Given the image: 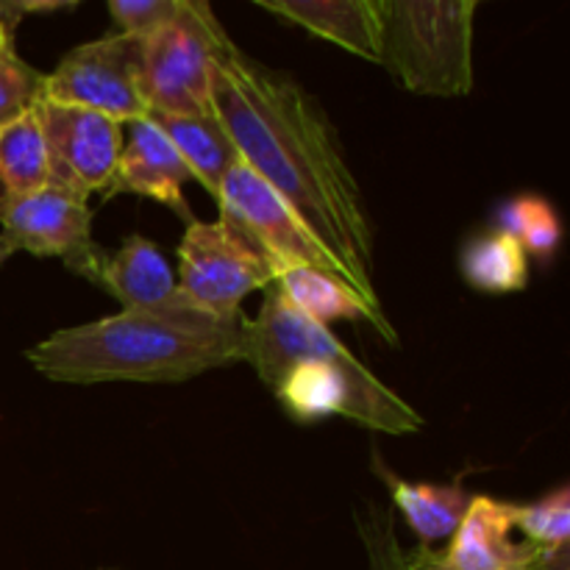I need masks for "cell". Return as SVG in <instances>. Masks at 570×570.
<instances>
[{"label": "cell", "instance_id": "obj_1", "mask_svg": "<svg viewBox=\"0 0 570 570\" xmlns=\"http://www.w3.org/2000/svg\"><path fill=\"white\" fill-rule=\"evenodd\" d=\"M212 109L239 159L295 212L362 304L387 321L373 282L371 215L317 100L289 76L228 42L212 67Z\"/></svg>", "mask_w": 570, "mask_h": 570}, {"label": "cell", "instance_id": "obj_2", "mask_svg": "<svg viewBox=\"0 0 570 570\" xmlns=\"http://www.w3.org/2000/svg\"><path fill=\"white\" fill-rule=\"evenodd\" d=\"M250 321L204 312H126L61 328L28 351L50 382H187L215 367L245 362Z\"/></svg>", "mask_w": 570, "mask_h": 570}, {"label": "cell", "instance_id": "obj_3", "mask_svg": "<svg viewBox=\"0 0 570 570\" xmlns=\"http://www.w3.org/2000/svg\"><path fill=\"white\" fill-rule=\"evenodd\" d=\"M382 65L415 95L462 98L473 89L476 0H379Z\"/></svg>", "mask_w": 570, "mask_h": 570}, {"label": "cell", "instance_id": "obj_4", "mask_svg": "<svg viewBox=\"0 0 570 570\" xmlns=\"http://www.w3.org/2000/svg\"><path fill=\"white\" fill-rule=\"evenodd\" d=\"M142 42V81L148 115H212V67L232 39L204 0H181L178 11Z\"/></svg>", "mask_w": 570, "mask_h": 570}, {"label": "cell", "instance_id": "obj_5", "mask_svg": "<svg viewBox=\"0 0 570 570\" xmlns=\"http://www.w3.org/2000/svg\"><path fill=\"white\" fill-rule=\"evenodd\" d=\"M276 393L298 421L345 415L384 434H412L423 426V417L401 395L384 387L354 354L343 362H298Z\"/></svg>", "mask_w": 570, "mask_h": 570}, {"label": "cell", "instance_id": "obj_6", "mask_svg": "<svg viewBox=\"0 0 570 570\" xmlns=\"http://www.w3.org/2000/svg\"><path fill=\"white\" fill-rule=\"evenodd\" d=\"M276 282L271 262L250 248L226 223L193 220L178 245V293L209 317L239 315L254 289Z\"/></svg>", "mask_w": 570, "mask_h": 570}, {"label": "cell", "instance_id": "obj_7", "mask_svg": "<svg viewBox=\"0 0 570 570\" xmlns=\"http://www.w3.org/2000/svg\"><path fill=\"white\" fill-rule=\"evenodd\" d=\"M139 67H142L139 37L111 33L95 42L78 45L50 76H45L42 100L95 111L126 126L148 115Z\"/></svg>", "mask_w": 570, "mask_h": 570}, {"label": "cell", "instance_id": "obj_8", "mask_svg": "<svg viewBox=\"0 0 570 570\" xmlns=\"http://www.w3.org/2000/svg\"><path fill=\"white\" fill-rule=\"evenodd\" d=\"M217 206L220 223L237 232L250 248L259 250L276 276L284 267H315L343 278L332 256L306 232L295 212L245 161L234 165L223 178Z\"/></svg>", "mask_w": 570, "mask_h": 570}, {"label": "cell", "instance_id": "obj_9", "mask_svg": "<svg viewBox=\"0 0 570 570\" xmlns=\"http://www.w3.org/2000/svg\"><path fill=\"white\" fill-rule=\"evenodd\" d=\"M0 239L11 250L59 256L92 284L100 282L106 265V254L92 239L89 204L56 187L28 195L0 193Z\"/></svg>", "mask_w": 570, "mask_h": 570}, {"label": "cell", "instance_id": "obj_10", "mask_svg": "<svg viewBox=\"0 0 570 570\" xmlns=\"http://www.w3.org/2000/svg\"><path fill=\"white\" fill-rule=\"evenodd\" d=\"M48 148V187L61 189L78 200L111 187L122 150V126L104 115L48 100L37 104Z\"/></svg>", "mask_w": 570, "mask_h": 570}, {"label": "cell", "instance_id": "obj_11", "mask_svg": "<svg viewBox=\"0 0 570 570\" xmlns=\"http://www.w3.org/2000/svg\"><path fill=\"white\" fill-rule=\"evenodd\" d=\"M348 356L351 351L340 343L337 334H332V328L295 309L273 284L265 289V304H262L259 317L250 321L245 362L254 365V371L259 373L267 387L276 390L298 362H343Z\"/></svg>", "mask_w": 570, "mask_h": 570}, {"label": "cell", "instance_id": "obj_12", "mask_svg": "<svg viewBox=\"0 0 570 570\" xmlns=\"http://www.w3.org/2000/svg\"><path fill=\"white\" fill-rule=\"evenodd\" d=\"M122 131H128V137L122 139L115 178H111V187L106 189L104 198L109 200L120 193L142 195L156 204L170 206L189 226L195 217L184 200V184L193 181V173L184 165L170 139L148 115L126 122Z\"/></svg>", "mask_w": 570, "mask_h": 570}, {"label": "cell", "instance_id": "obj_13", "mask_svg": "<svg viewBox=\"0 0 570 570\" xmlns=\"http://www.w3.org/2000/svg\"><path fill=\"white\" fill-rule=\"evenodd\" d=\"M510 504L473 495L460 527L443 554H434L440 570H534L543 546L518 543Z\"/></svg>", "mask_w": 570, "mask_h": 570}, {"label": "cell", "instance_id": "obj_14", "mask_svg": "<svg viewBox=\"0 0 570 570\" xmlns=\"http://www.w3.org/2000/svg\"><path fill=\"white\" fill-rule=\"evenodd\" d=\"M98 287L120 301L126 312L195 309L178 293L176 276H173L161 250L139 234H131L115 256H106Z\"/></svg>", "mask_w": 570, "mask_h": 570}, {"label": "cell", "instance_id": "obj_15", "mask_svg": "<svg viewBox=\"0 0 570 570\" xmlns=\"http://www.w3.org/2000/svg\"><path fill=\"white\" fill-rule=\"evenodd\" d=\"M256 6L360 59L382 65L379 0H256Z\"/></svg>", "mask_w": 570, "mask_h": 570}, {"label": "cell", "instance_id": "obj_16", "mask_svg": "<svg viewBox=\"0 0 570 570\" xmlns=\"http://www.w3.org/2000/svg\"><path fill=\"white\" fill-rule=\"evenodd\" d=\"M273 287L289 301L298 312H304L312 321L328 326L332 321H365L367 326L376 328L390 345H399V334L390 321L373 315L360 295L332 273L315 271V267H284L278 271Z\"/></svg>", "mask_w": 570, "mask_h": 570}, {"label": "cell", "instance_id": "obj_17", "mask_svg": "<svg viewBox=\"0 0 570 570\" xmlns=\"http://www.w3.org/2000/svg\"><path fill=\"white\" fill-rule=\"evenodd\" d=\"M165 131L173 148L189 167L195 181L209 195L220 193L223 178L234 165H239V150L232 142L223 122L212 115H148Z\"/></svg>", "mask_w": 570, "mask_h": 570}, {"label": "cell", "instance_id": "obj_18", "mask_svg": "<svg viewBox=\"0 0 570 570\" xmlns=\"http://www.w3.org/2000/svg\"><path fill=\"white\" fill-rule=\"evenodd\" d=\"M382 476L390 484V493H393L399 512L406 518L412 532L421 538L426 549L432 543L451 538L460 527L462 515L468 512V504H471V495L465 493L460 482L412 484L404 482V479L390 476V473H382Z\"/></svg>", "mask_w": 570, "mask_h": 570}, {"label": "cell", "instance_id": "obj_19", "mask_svg": "<svg viewBox=\"0 0 570 570\" xmlns=\"http://www.w3.org/2000/svg\"><path fill=\"white\" fill-rule=\"evenodd\" d=\"M33 109L0 128V193L6 195H28L48 187V148Z\"/></svg>", "mask_w": 570, "mask_h": 570}, {"label": "cell", "instance_id": "obj_20", "mask_svg": "<svg viewBox=\"0 0 570 570\" xmlns=\"http://www.w3.org/2000/svg\"><path fill=\"white\" fill-rule=\"evenodd\" d=\"M462 276L479 293H518L529 282V262L510 234L488 232L462 250Z\"/></svg>", "mask_w": 570, "mask_h": 570}, {"label": "cell", "instance_id": "obj_21", "mask_svg": "<svg viewBox=\"0 0 570 570\" xmlns=\"http://www.w3.org/2000/svg\"><path fill=\"white\" fill-rule=\"evenodd\" d=\"M495 232L510 234L523 254H532L538 259L549 262L557 254L562 239L560 217L554 206L540 195H518L507 200L499 209V228Z\"/></svg>", "mask_w": 570, "mask_h": 570}, {"label": "cell", "instance_id": "obj_22", "mask_svg": "<svg viewBox=\"0 0 570 570\" xmlns=\"http://www.w3.org/2000/svg\"><path fill=\"white\" fill-rule=\"evenodd\" d=\"M510 518L515 532L527 534L529 543L543 549L566 546L570 540V490L560 488L534 504H510Z\"/></svg>", "mask_w": 570, "mask_h": 570}, {"label": "cell", "instance_id": "obj_23", "mask_svg": "<svg viewBox=\"0 0 570 570\" xmlns=\"http://www.w3.org/2000/svg\"><path fill=\"white\" fill-rule=\"evenodd\" d=\"M45 98V72L17 56L14 45L0 48V128L31 111Z\"/></svg>", "mask_w": 570, "mask_h": 570}, {"label": "cell", "instance_id": "obj_24", "mask_svg": "<svg viewBox=\"0 0 570 570\" xmlns=\"http://www.w3.org/2000/svg\"><path fill=\"white\" fill-rule=\"evenodd\" d=\"M360 523V538L365 543L371 570H415L410 551L401 549L393 529V515L379 510L376 504H365V510L356 512Z\"/></svg>", "mask_w": 570, "mask_h": 570}, {"label": "cell", "instance_id": "obj_25", "mask_svg": "<svg viewBox=\"0 0 570 570\" xmlns=\"http://www.w3.org/2000/svg\"><path fill=\"white\" fill-rule=\"evenodd\" d=\"M181 0H111L109 14L117 33L128 37H148L150 31L170 20Z\"/></svg>", "mask_w": 570, "mask_h": 570}, {"label": "cell", "instance_id": "obj_26", "mask_svg": "<svg viewBox=\"0 0 570 570\" xmlns=\"http://www.w3.org/2000/svg\"><path fill=\"white\" fill-rule=\"evenodd\" d=\"M11 42H14V37H11V33L0 26V48H6V45H11Z\"/></svg>", "mask_w": 570, "mask_h": 570}, {"label": "cell", "instance_id": "obj_27", "mask_svg": "<svg viewBox=\"0 0 570 570\" xmlns=\"http://www.w3.org/2000/svg\"><path fill=\"white\" fill-rule=\"evenodd\" d=\"M11 254H14V250H11V248H9V245H6V243H3V239H0V265H3V262H6V259H9V256H11Z\"/></svg>", "mask_w": 570, "mask_h": 570}]
</instances>
